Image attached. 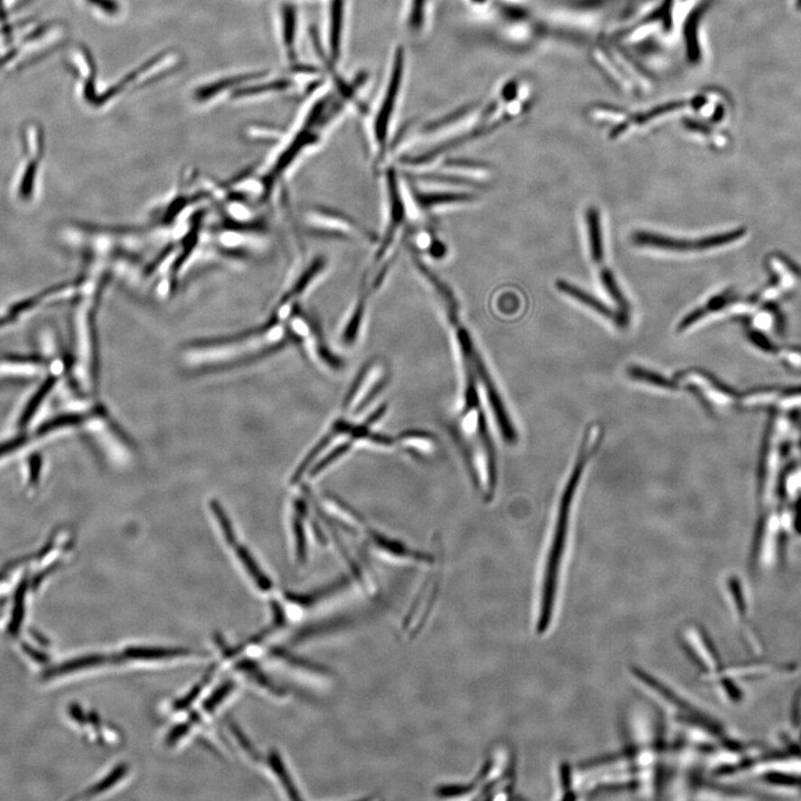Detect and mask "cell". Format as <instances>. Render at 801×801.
<instances>
[{"label":"cell","mask_w":801,"mask_h":801,"mask_svg":"<svg viewBox=\"0 0 801 801\" xmlns=\"http://www.w3.org/2000/svg\"><path fill=\"white\" fill-rule=\"evenodd\" d=\"M352 106L351 101L335 89L317 96L278 152L265 164L259 178L254 177L259 181V187L265 193L274 192L304 158L321 146L330 130Z\"/></svg>","instance_id":"obj_1"},{"label":"cell","mask_w":801,"mask_h":801,"mask_svg":"<svg viewBox=\"0 0 801 801\" xmlns=\"http://www.w3.org/2000/svg\"><path fill=\"white\" fill-rule=\"evenodd\" d=\"M379 173L383 195L382 230L378 233L372 258L359 287L369 292L371 297L383 287L414 221L404 176L397 164L390 162Z\"/></svg>","instance_id":"obj_2"},{"label":"cell","mask_w":801,"mask_h":801,"mask_svg":"<svg viewBox=\"0 0 801 801\" xmlns=\"http://www.w3.org/2000/svg\"><path fill=\"white\" fill-rule=\"evenodd\" d=\"M601 438L602 429L599 424L595 423L589 427L585 437H583L580 453L577 457L571 476H569L561 500H560L556 527H554L551 543H550L547 558H545L542 592L539 597L537 619L539 635L545 634L551 625L554 608H556L560 568H561L564 551H566L569 520H570L574 495H576L578 485H580L583 471L600 446Z\"/></svg>","instance_id":"obj_3"},{"label":"cell","mask_w":801,"mask_h":801,"mask_svg":"<svg viewBox=\"0 0 801 801\" xmlns=\"http://www.w3.org/2000/svg\"><path fill=\"white\" fill-rule=\"evenodd\" d=\"M407 75V52L403 46L394 48L385 84L372 113H369L368 139L375 171L391 162L393 124L397 115Z\"/></svg>","instance_id":"obj_4"},{"label":"cell","mask_w":801,"mask_h":801,"mask_svg":"<svg viewBox=\"0 0 801 801\" xmlns=\"http://www.w3.org/2000/svg\"><path fill=\"white\" fill-rule=\"evenodd\" d=\"M787 415L771 413L762 441L759 469H757V492L761 505L768 508L777 499L781 476V466L788 455L789 424Z\"/></svg>","instance_id":"obj_5"},{"label":"cell","mask_w":801,"mask_h":801,"mask_svg":"<svg viewBox=\"0 0 801 801\" xmlns=\"http://www.w3.org/2000/svg\"><path fill=\"white\" fill-rule=\"evenodd\" d=\"M404 180L414 220L469 207L479 201L477 192L470 188L418 182L405 177Z\"/></svg>","instance_id":"obj_6"},{"label":"cell","mask_w":801,"mask_h":801,"mask_svg":"<svg viewBox=\"0 0 801 801\" xmlns=\"http://www.w3.org/2000/svg\"><path fill=\"white\" fill-rule=\"evenodd\" d=\"M307 233L325 240L361 242L374 246L378 233L362 224L354 216L335 207H310L304 215Z\"/></svg>","instance_id":"obj_7"},{"label":"cell","mask_w":801,"mask_h":801,"mask_svg":"<svg viewBox=\"0 0 801 801\" xmlns=\"http://www.w3.org/2000/svg\"><path fill=\"white\" fill-rule=\"evenodd\" d=\"M390 379L387 361L380 356L366 361L347 391L342 411L350 418L363 412L387 388Z\"/></svg>","instance_id":"obj_8"},{"label":"cell","mask_w":801,"mask_h":801,"mask_svg":"<svg viewBox=\"0 0 801 801\" xmlns=\"http://www.w3.org/2000/svg\"><path fill=\"white\" fill-rule=\"evenodd\" d=\"M43 151L42 129L37 124H28L23 130V156L14 180V197L23 204L35 200Z\"/></svg>","instance_id":"obj_9"},{"label":"cell","mask_w":801,"mask_h":801,"mask_svg":"<svg viewBox=\"0 0 801 801\" xmlns=\"http://www.w3.org/2000/svg\"><path fill=\"white\" fill-rule=\"evenodd\" d=\"M80 289V279H76V281L43 288L42 291L0 306V333L21 325L22 322L35 315L42 307L52 306V304L57 302L70 300V298L71 300L74 298L75 300L77 296H79Z\"/></svg>","instance_id":"obj_10"},{"label":"cell","mask_w":801,"mask_h":801,"mask_svg":"<svg viewBox=\"0 0 801 801\" xmlns=\"http://www.w3.org/2000/svg\"><path fill=\"white\" fill-rule=\"evenodd\" d=\"M757 525L752 563L757 568L773 566L778 560L788 528H791L790 513L777 506H768Z\"/></svg>","instance_id":"obj_11"},{"label":"cell","mask_w":801,"mask_h":801,"mask_svg":"<svg viewBox=\"0 0 801 801\" xmlns=\"http://www.w3.org/2000/svg\"><path fill=\"white\" fill-rule=\"evenodd\" d=\"M679 384H683L684 388L696 394L702 400L704 407L712 412H726L732 409H738L740 393L713 375L702 372V371H693V372L679 375L672 382V389L677 388Z\"/></svg>","instance_id":"obj_12"},{"label":"cell","mask_w":801,"mask_h":801,"mask_svg":"<svg viewBox=\"0 0 801 801\" xmlns=\"http://www.w3.org/2000/svg\"><path fill=\"white\" fill-rule=\"evenodd\" d=\"M742 235H744V231L737 230L730 231V233L711 235L698 240H684L639 231L632 235V242L639 246H650V248L669 250V252L684 253L706 250L730 244L740 240Z\"/></svg>","instance_id":"obj_13"},{"label":"cell","mask_w":801,"mask_h":801,"mask_svg":"<svg viewBox=\"0 0 801 801\" xmlns=\"http://www.w3.org/2000/svg\"><path fill=\"white\" fill-rule=\"evenodd\" d=\"M589 240H590V252L593 262L598 265L603 287L607 289L612 300H614L617 307L624 308L628 306L624 293L621 292L619 287L610 269L603 263L605 259V252H603L602 231L600 212L596 207H590L586 214Z\"/></svg>","instance_id":"obj_14"},{"label":"cell","mask_w":801,"mask_h":801,"mask_svg":"<svg viewBox=\"0 0 801 801\" xmlns=\"http://www.w3.org/2000/svg\"><path fill=\"white\" fill-rule=\"evenodd\" d=\"M347 0H327L325 40H321L323 56L337 67L344 56Z\"/></svg>","instance_id":"obj_15"},{"label":"cell","mask_w":801,"mask_h":801,"mask_svg":"<svg viewBox=\"0 0 801 801\" xmlns=\"http://www.w3.org/2000/svg\"><path fill=\"white\" fill-rule=\"evenodd\" d=\"M362 535L369 547L379 556L393 560V561L422 564L431 566L433 560L429 554L417 551L403 542L378 532L375 529L369 528L368 524L362 530Z\"/></svg>","instance_id":"obj_16"},{"label":"cell","mask_w":801,"mask_h":801,"mask_svg":"<svg viewBox=\"0 0 801 801\" xmlns=\"http://www.w3.org/2000/svg\"><path fill=\"white\" fill-rule=\"evenodd\" d=\"M50 371V360L45 354L0 355V380L38 381Z\"/></svg>","instance_id":"obj_17"},{"label":"cell","mask_w":801,"mask_h":801,"mask_svg":"<svg viewBox=\"0 0 801 801\" xmlns=\"http://www.w3.org/2000/svg\"><path fill=\"white\" fill-rule=\"evenodd\" d=\"M47 444L50 443L38 428L27 432H13L0 440V469L9 463L21 460L28 453L42 450Z\"/></svg>","instance_id":"obj_18"},{"label":"cell","mask_w":801,"mask_h":801,"mask_svg":"<svg viewBox=\"0 0 801 801\" xmlns=\"http://www.w3.org/2000/svg\"><path fill=\"white\" fill-rule=\"evenodd\" d=\"M371 300L372 297L358 291L353 303L347 311L339 332V340L345 349H352L359 344L365 329L366 321H368Z\"/></svg>","instance_id":"obj_19"},{"label":"cell","mask_w":801,"mask_h":801,"mask_svg":"<svg viewBox=\"0 0 801 801\" xmlns=\"http://www.w3.org/2000/svg\"><path fill=\"white\" fill-rule=\"evenodd\" d=\"M405 244L411 246L429 263L444 262L450 255V248H448L446 240L438 233L436 229L428 225L415 230L411 240H405Z\"/></svg>","instance_id":"obj_20"},{"label":"cell","mask_w":801,"mask_h":801,"mask_svg":"<svg viewBox=\"0 0 801 801\" xmlns=\"http://www.w3.org/2000/svg\"><path fill=\"white\" fill-rule=\"evenodd\" d=\"M556 286L560 292H563L564 294H567V296L574 298V300L582 303L583 306L590 307L591 310L596 311L598 315L609 318V320L614 322L617 326L626 327L628 325L629 317L625 316L620 312L612 310V308L601 302L599 298L591 296V294L583 291V289L573 286L571 283L563 281V279H559Z\"/></svg>","instance_id":"obj_21"},{"label":"cell","mask_w":801,"mask_h":801,"mask_svg":"<svg viewBox=\"0 0 801 801\" xmlns=\"http://www.w3.org/2000/svg\"><path fill=\"white\" fill-rule=\"evenodd\" d=\"M397 448L414 457H427L437 450L436 436L426 429H409L395 437Z\"/></svg>","instance_id":"obj_22"},{"label":"cell","mask_w":801,"mask_h":801,"mask_svg":"<svg viewBox=\"0 0 801 801\" xmlns=\"http://www.w3.org/2000/svg\"><path fill=\"white\" fill-rule=\"evenodd\" d=\"M784 387L766 385L757 387L740 394L738 409L745 411L774 412Z\"/></svg>","instance_id":"obj_23"},{"label":"cell","mask_w":801,"mask_h":801,"mask_svg":"<svg viewBox=\"0 0 801 801\" xmlns=\"http://www.w3.org/2000/svg\"><path fill=\"white\" fill-rule=\"evenodd\" d=\"M22 462V479L27 495H35L45 480L46 460L41 450L28 453Z\"/></svg>","instance_id":"obj_24"},{"label":"cell","mask_w":801,"mask_h":801,"mask_svg":"<svg viewBox=\"0 0 801 801\" xmlns=\"http://www.w3.org/2000/svg\"><path fill=\"white\" fill-rule=\"evenodd\" d=\"M193 651L185 648H159V646H128L123 651L124 660L158 661L186 657Z\"/></svg>","instance_id":"obj_25"},{"label":"cell","mask_w":801,"mask_h":801,"mask_svg":"<svg viewBox=\"0 0 801 801\" xmlns=\"http://www.w3.org/2000/svg\"><path fill=\"white\" fill-rule=\"evenodd\" d=\"M297 14L293 5L282 8V38L289 61L297 62Z\"/></svg>","instance_id":"obj_26"},{"label":"cell","mask_w":801,"mask_h":801,"mask_svg":"<svg viewBox=\"0 0 801 801\" xmlns=\"http://www.w3.org/2000/svg\"><path fill=\"white\" fill-rule=\"evenodd\" d=\"M432 2L433 0H408L404 22L409 32L419 33L426 28Z\"/></svg>","instance_id":"obj_27"},{"label":"cell","mask_w":801,"mask_h":801,"mask_svg":"<svg viewBox=\"0 0 801 801\" xmlns=\"http://www.w3.org/2000/svg\"><path fill=\"white\" fill-rule=\"evenodd\" d=\"M731 301L732 298L730 294H722V296L711 298V300L707 302V304H704L703 306L698 307L697 310L690 312L688 316H684L682 322L679 323L678 331H686L688 327L693 325L694 323L701 321L702 317H706L708 315H711V313L721 310V308L725 307Z\"/></svg>","instance_id":"obj_28"},{"label":"cell","mask_w":801,"mask_h":801,"mask_svg":"<svg viewBox=\"0 0 801 801\" xmlns=\"http://www.w3.org/2000/svg\"><path fill=\"white\" fill-rule=\"evenodd\" d=\"M268 760L269 768H271L274 775L278 777L279 783H281L284 789L287 791L289 797H291L292 799L300 798V795H298V790L296 787V785H294L292 777L289 776L287 765L284 764L282 756L278 754V751H269Z\"/></svg>","instance_id":"obj_29"},{"label":"cell","mask_w":801,"mask_h":801,"mask_svg":"<svg viewBox=\"0 0 801 801\" xmlns=\"http://www.w3.org/2000/svg\"><path fill=\"white\" fill-rule=\"evenodd\" d=\"M236 668L250 675V678L253 679L259 686L269 690V693H275L277 696H281L282 690L275 686L272 680L268 678V675L260 670L259 665H258L257 663H254V661L240 660V663L236 664Z\"/></svg>","instance_id":"obj_30"},{"label":"cell","mask_w":801,"mask_h":801,"mask_svg":"<svg viewBox=\"0 0 801 801\" xmlns=\"http://www.w3.org/2000/svg\"><path fill=\"white\" fill-rule=\"evenodd\" d=\"M127 773L128 766L127 764H120L118 767H115L108 776H106L105 778L101 779L98 785L94 786V787L89 791V796L99 795L104 793L106 790L113 788L114 786L118 785L119 781L127 775Z\"/></svg>","instance_id":"obj_31"},{"label":"cell","mask_w":801,"mask_h":801,"mask_svg":"<svg viewBox=\"0 0 801 801\" xmlns=\"http://www.w3.org/2000/svg\"><path fill=\"white\" fill-rule=\"evenodd\" d=\"M234 687L235 683L233 682H226L223 684H221V686L206 699L204 706L203 707H204L207 712L214 711L215 709L219 708L220 704L230 696V693L233 692Z\"/></svg>","instance_id":"obj_32"},{"label":"cell","mask_w":801,"mask_h":801,"mask_svg":"<svg viewBox=\"0 0 801 801\" xmlns=\"http://www.w3.org/2000/svg\"><path fill=\"white\" fill-rule=\"evenodd\" d=\"M204 684L205 683L196 684V686L193 688L190 693H187V696L181 698L180 701H177L175 702V703H174V708H175L176 711H184V709L190 707L191 704L194 702L197 698H199L203 688H204Z\"/></svg>","instance_id":"obj_33"},{"label":"cell","mask_w":801,"mask_h":801,"mask_svg":"<svg viewBox=\"0 0 801 801\" xmlns=\"http://www.w3.org/2000/svg\"><path fill=\"white\" fill-rule=\"evenodd\" d=\"M191 727V721L174 727L166 737L167 745H175L176 742L180 741L182 738H184L190 732Z\"/></svg>","instance_id":"obj_34"},{"label":"cell","mask_w":801,"mask_h":801,"mask_svg":"<svg viewBox=\"0 0 801 801\" xmlns=\"http://www.w3.org/2000/svg\"><path fill=\"white\" fill-rule=\"evenodd\" d=\"M231 730L234 733L236 740H238L240 747H242L250 756H252L253 759H258L257 750H255L254 746L250 744V741L248 740V737L244 735L243 731L236 725H231Z\"/></svg>","instance_id":"obj_35"},{"label":"cell","mask_w":801,"mask_h":801,"mask_svg":"<svg viewBox=\"0 0 801 801\" xmlns=\"http://www.w3.org/2000/svg\"><path fill=\"white\" fill-rule=\"evenodd\" d=\"M491 0H466V3L470 5L471 7L477 9V11H481V9H485L489 6Z\"/></svg>","instance_id":"obj_36"},{"label":"cell","mask_w":801,"mask_h":801,"mask_svg":"<svg viewBox=\"0 0 801 801\" xmlns=\"http://www.w3.org/2000/svg\"><path fill=\"white\" fill-rule=\"evenodd\" d=\"M798 719H799V721H799V725H800V728H801V697H800V701H799V702H798ZM800 731H801V730H800Z\"/></svg>","instance_id":"obj_37"}]
</instances>
